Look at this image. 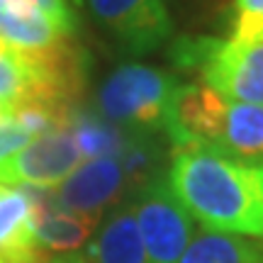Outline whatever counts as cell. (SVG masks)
<instances>
[{
    "label": "cell",
    "mask_w": 263,
    "mask_h": 263,
    "mask_svg": "<svg viewBox=\"0 0 263 263\" xmlns=\"http://www.w3.org/2000/svg\"><path fill=\"white\" fill-rule=\"evenodd\" d=\"M166 185L210 232L263 239V166L188 144L173 151Z\"/></svg>",
    "instance_id": "obj_1"
},
{
    "label": "cell",
    "mask_w": 263,
    "mask_h": 263,
    "mask_svg": "<svg viewBox=\"0 0 263 263\" xmlns=\"http://www.w3.org/2000/svg\"><path fill=\"white\" fill-rule=\"evenodd\" d=\"M171 141L205 146L227 159L263 166V105L239 103L202 83L183 85Z\"/></svg>",
    "instance_id": "obj_2"
},
{
    "label": "cell",
    "mask_w": 263,
    "mask_h": 263,
    "mask_svg": "<svg viewBox=\"0 0 263 263\" xmlns=\"http://www.w3.org/2000/svg\"><path fill=\"white\" fill-rule=\"evenodd\" d=\"M183 83L163 68L122 64L98 90V110L105 122L134 137H173L176 103Z\"/></svg>",
    "instance_id": "obj_3"
},
{
    "label": "cell",
    "mask_w": 263,
    "mask_h": 263,
    "mask_svg": "<svg viewBox=\"0 0 263 263\" xmlns=\"http://www.w3.org/2000/svg\"><path fill=\"white\" fill-rule=\"evenodd\" d=\"M171 54L180 68H195L202 85L215 93L263 105V42L180 37L173 42Z\"/></svg>",
    "instance_id": "obj_4"
},
{
    "label": "cell",
    "mask_w": 263,
    "mask_h": 263,
    "mask_svg": "<svg viewBox=\"0 0 263 263\" xmlns=\"http://www.w3.org/2000/svg\"><path fill=\"white\" fill-rule=\"evenodd\" d=\"M129 207L149 261L178 263L195 236V222L178 202V197L171 193L166 180L146 183Z\"/></svg>",
    "instance_id": "obj_5"
},
{
    "label": "cell",
    "mask_w": 263,
    "mask_h": 263,
    "mask_svg": "<svg viewBox=\"0 0 263 263\" xmlns=\"http://www.w3.org/2000/svg\"><path fill=\"white\" fill-rule=\"evenodd\" d=\"M88 10L120 51L132 57L156 51L173 34L168 0H88Z\"/></svg>",
    "instance_id": "obj_6"
},
{
    "label": "cell",
    "mask_w": 263,
    "mask_h": 263,
    "mask_svg": "<svg viewBox=\"0 0 263 263\" xmlns=\"http://www.w3.org/2000/svg\"><path fill=\"white\" fill-rule=\"evenodd\" d=\"M78 29L73 0H0V42L22 51H47Z\"/></svg>",
    "instance_id": "obj_7"
},
{
    "label": "cell",
    "mask_w": 263,
    "mask_h": 263,
    "mask_svg": "<svg viewBox=\"0 0 263 263\" xmlns=\"http://www.w3.org/2000/svg\"><path fill=\"white\" fill-rule=\"evenodd\" d=\"M83 154L68 127L39 134L27 146L0 163V183L20 188L54 190L76 168H81Z\"/></svg>",
    "instance_id": "obj_8"
},
{
    "label": "cell",
    "mask_w": 263,
    "mask_h": 263,
    "mask_svg": "<svg viewBox=\"0 0 263 263\" xmlns=\"http://www.w3.org/2000/svg\"><path fill=\"white\" fill-rule=\"evenodd\" d=\"M127 173L129 171L124 166L122 156L88 159L57 188L54 202L68 212L95 222L98 215L122 193L127 185Z\"/></svg>",
    "instance_id": "obj_9"
},
{
    "label": "cell",
    "mask_w": 263,
    "mask_h": 263,
    "mask_svg": "<svg viewBox=\"0 0 263 263\" xmlns=\"http://www.w3.org/2000/svg\"><path fill=\"white\" fill-rule=\"evenodd\" d=\"M34 212L37 202L29 188L0 183V261L37 263Z\"/></svg>",
    "instance_id": "obj_10"
},
{
    "label": "cell",
    "mask_w": 263,
    "mask_h": 263,
    "mask_svg": "<svg viewBox=\"0 0 263 263\" xmlns=\"http://www.w3.org/2000/svg\"><path fill=\"white\" fill-rule=\"evenodd\" d=\"M34 244L54 254H78L95 229V222L76 212H68L49 195H34Z\"/></svg>",
    "instance_id": "obj_11"
},
{
    "label": "cell",
    "mask_w": 263,
    "mask_h": 263,
    "mask_svg": "<svg viewBox=\"0 0 263 263\" xmlns=\"http://www.w3.org/2000/svg\"><path fill=\"white\" fill-rule=\"evenodd\" d=\"M83 256L90 263H151L132 207H120L105 219Z\"/></svg>",
    "instance_id": "obj_12"
},
{
    "label": "cell",
    "mask_w": 263,
    "mask_h": 263,
    "mask_svg": "<svg viewBox=\"0 0 263 263\" xmlns=\"http://www.w3.org/2000/svg\"><path fill=\"white\" fill-rule=\"evenodd\" d=\"M178 263H263V244L246 236L202 229L193 236Z\"/></svg>",
    "instance_id": "obj_13"
},
{
    "label": "cell",
    "mask_w": 263,
    "mask_h": 263,
    "mask_svg": "<svg viewBox=\"0 0 263 263\" xmlns=\"http://www.w3.org/2000/svg\"><path fill=\"white\" fill-rule=\"evenodd\" d=\"M263 25V0H234L232 34L234 42H258Z\"/></svg>",
    "instance_id": "obj_14"
},
{
    "label": "cell",
    "mask_w": 263,
    "mask_h": 263,
    "mask_svg": "<svg viewBox=\"0 0 263 263\" xmlns=\"http://www.w3.org/2000/svg\"><path fill=\"white\" fill-rule=\"evenodd\" d=\"M34 139L22 124L15 120L12 112L0 115V163L8 161L10 156H15L22 146H27Z\"/></svg>",
    "instance_id": "obj_15"
},
{
    "label": "cell",
    "mask_w": 263,
    "mask_h": 263,
    "mask_svg": "<svg viewBox=\"0 0 263 263\" xmlns=\"http://www.w3.org/2000/svg\"><path fill=\"white\" fill-rule=\"evenodd\" d=\"M51 263H90V261L83 254H61V256H54Z\"/></svg>",
    "instance_id": "obj_16"
},
{
    "label": "cell",
    "mask_w": 263,
    "mask_h": 263,
    "mask_svg": "<svg viewBox=\"0 0 263 263\" xmlns=\"http://www.w3.org/2000/svg\"><path fill=\"white\" fill-rule=\"evenodd\" d=\"M3 112H8V110H5V105L0 103V115H3Z\"/></svg>",
    "instance_id": "obj_17"
},
{
    "label": "cell",
    "mask_w": 263,
    "mask_h": 263,
    "mask_svg": "<svg viewBox=\"0 0 263 263\" xmlns=\"http://www.w3.org/2000/svg\"><path fill=\"white\" fill-rule=\"evenodd\" d=\"M258 42H263V25H261V37H258Z\"/></svg>",
    "instance_id": "obj_18"
},
{
    "label": "cell",
    "mask_w": 263,
    "mask_h": 263,
    "mask_svg": "<svg viewBox=\"0 0 263 263\" xmlns=\"http://www.w3.org/2000/svg\"><path fill=\"white\" fill-rule=\"evenodd\" d=\"M0 263H5V261H0Z\"/></svg>",
    "instance_id": "obj_19"
}]
</instances>
